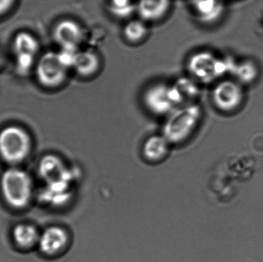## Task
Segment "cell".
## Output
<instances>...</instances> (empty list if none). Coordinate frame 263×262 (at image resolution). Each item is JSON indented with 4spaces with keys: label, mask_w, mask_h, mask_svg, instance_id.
I'll return each mask as SVG.
<instances>
[{
    "label": "cell",
    "mask_w": 263,
    "mask_h": 262,
    "mask_svg": "<svg viewBox=\"0 0 263 262\" xmlns=\"http://www.w3.org/2000/svg\"><path fill=\"white\" fill-rule=\"evenodd\" d=\"M202 115L199 105H182L168 115L163 126V136L170 144L185 143L197 129Z\"/></svg>",
    "instance_id": "6da1fadb"
},
{
    "label": "cell",
    "mask_w": 263,
    "mask_h": 262,
    "mask_svg": "<svg viewBox=\"0 0 263 262\" xmlns=\"http://www.w3.org/2000/svg\"><path fill=\"white\" fill-rule=\"evenodd\" d=\"M185 100L176 85L159 83L147 88L143 94V103L151 113L170 115L180 107Z\"/></svg>",
    "instance_id": "7a4b0ae2"
},
{
    "label": "cell",
    "mask_w": 263,
    "mask_h": 262,
    "mask_svg": "<svg viewBox=\"0 0 263 262\" xmlns=\"http://www.w3.org/2000/svg\"><path fill=\"white\" fill-rule=\"evenodd\" d=\"M69 71L58 52L53 51H47L40 55L33 69L37 83L47 89H55L63 86L67 80Z\"/></svg>",
    "instance_id": "3957f363"
},
{
    "label": "cell",
    "mask_w": 263,
    "mask_h": 262,
    "mask_svg": "<svg viewBox=\"0 0 263 262\" xmlns=\"http://www.w3.org/2000/svg\"><path fill=\"white\" fill-rule=\"evenodd\" d=\"M40 43L33 34L20 31L12 38V52L17 75L26 77L33 72L40 57Z\"/></svg>",
    "instance_id": "277c9868"
},
{
    "label": "cell",
    "mask_w": 263,
    "mask_h": 262,
    "mask_svg": "<svg viewBox=\"0 0 263 262\" xmlns=\"http://www.w3.org/2000/svg\"><path fill=\"white\" fill-rule=\"evenodd\" d=\"M2 192L6 203L15 209L26 207L32 195V182L28 174L9 169L2 176Z\"/></svg>",
    "instance_id": "5b68a950"
},
{
    "label": "cell",
    "mask_w": 263,
    "mask_h": 262,
    "mask_svg": "<svg viewBox=\"0 0 263 262\" xmlns=\"http://www.w3.org/2000/svg\"><path fill=\"white\" fill-rule=\"evenodd\" d=\"M230 66L208 51L196 52L187 61V70L193 79L205 84L223 75L231 69Z\"/></svg>",
    "instance_id": "8992f818"
},
{
    "label": "cell",
    "mask_w": 263,
    "mask_h": 262,
    "mask_svg": "<svg viewBox=\"0 0 263 262\" xmlns=\"http://www.w3.org/2000/svg\"><path fill=\"white\" fill-rule=\"evenodd\" d=\"M30 138L21 128L9 126L0 132V155L9 163H18L30 150Z\"/></svg>",
    "instance_id": "52a82bcc"
},
{
    "label": "cell",
    "mask_w": 263,
    "mask_h": 262,
    "mask_svg": "<svg viewBox=\"0 0 263 262\" xmlns=\"http://www.w3.org/2000/svg\"><path fill=\"white\" fill-rule=\"evenodd\" d=\"M52 36L60 49L77 50L83 42L84 32L78 22L72 18H63L53 26Z\"/></svg>",
    "instance_id": "ba28073f"
},
{
    "label": "cell",
    "mask_w": 263,
    "mask_h": 262,
    "mask_svg": "<svg viewBox=\"0 0 263 262\" xmlns=\"http://www.w3.org/2000/svg\"><path fill=\"white\" fill-rule=\"evenodd\" d=\"M213 103L223 112H232L239 107L243 98L242 88L235 82L222 81L213 91Z\"/></svg>",
    "instance_id": "9c48e42d"
},
{
    "label": "cell",
    "mask_w": 263,
    "mask_h": 262,
    "mask_svg": "<svg viewBox=\"0 0 263 262\" xmlns=\"http://www.w3.org/2000/svg\"><path fill=\"white\" fill-rule=\"evenodd\" d=\"M69 236L64 229L50 227L40 235L39 246L44 255L54 256L61 253L67 246Z\"/></svg>",
    "instance_id": "30bf717a"
},
{
    "label": "cell",
    "mask_w": 263,
    "mask_h": 262,
    "mask_svg": "<svg viewBox=\"0 0 263 262\" xmlns=\"http://www.w3.org/2000/svg\"><path fill=\"white\" fill-rule=\"evenodd\" d=\"M195 17L203 24H213L222 17L224 12L221 0H190Z\"/></svg>",
    "instance_id": "8fae6325"
},
{
    "label": "cell",
    "mask_w": 263,
    "mask_h": 262,
    "mask_svg": "<svg viewBox=\"0 0 263 262\" xmlns=\"http://www.w3.org/2000/svg\"><path fill=\"white\" fill-rule=\"evenodd\" d=\"M171 5V0H138L136 12L144 22H157L168 14Z\"/></svg>",
    "instance_id": "7c38bea8"
},
{
    "label": "cell",
    "mask_w": 263,
    "mask_h": 262,
    "mask_svg": "<svg viewBox=\"0 0 263 262\" xmlns=\"http://www.w3.org/2000/svg\"><path fill=\"white\" fill-rule=\"evenodd\" d=\"M101 68V59L92 51H78L72 69L83 78H89L98 73Z\"/></svg>",
    "instance_id": "4fadbf2b"
},
{
    "label": "cell",
    "mask_w": 263,
    "mask_h": 262,
    "mask_svg": "<svg viewBox=\"0 0 263 262\" xmlns=\"http://www.w3.org/2000/svg\"><path fill=\"white\" fill-rule=\"evenodd\" d=\"M168 140L162 135H153L144 143L143 155L146 161L157 163L163 161L170 153Z\"/></svg>",
    "instance_id": "5bb4252c"
},
{
    "label": "cell",
    "mask_w": 263,
    "mask_h": 262,
    "mask_svg": "<svg viewBox=\"0 0 263 262\" xmlns=\"http://www.w3.org/2000/svg\"><path fill=\"white\" fill-rule=\"evenodd\" d=\"M40 234L34 226L22 224L15 226L13 238L15 244L22 249H30L40 241Z\"/></svg>",
    "instance_id": "9a60e30c"
},
{
    "label": "cell",
    "mask_w": 263,
    "mask_h": 262,
    "mask_svg": "<svg viewBox=\"0 0 263 262\" xmlns=\"http://www.w3.org/2000/svg\"><path fill=\"white\" fill-rule=\"evenodd\" d=\"M148 29L145 22L141 19L129 20L123 28V35L126 41L133 44L142 43L148 35Z\"/></svg>",
    "instance_id": "2e32d148"
},
{
    "label": "cell",
    "mask_w": 263,
    "mask_h": 262,
    "mask_svg": "<svg viewBox=\"0 0 263 262\" xmlns=\"http://www.w3.org/2000/svg\"><path fill=\"white\" fill-rule=\"evenodd\" d=\"M108 8L114 17L125 19L136 12V3L134 0H108Z\"/></svg>",
    "instance_id": "e0dca14e"
},
{
    "label": "cell",
    "mask_w": 263,
    "mask_h": 262,
    "mask_svg": "<svg viewBox=\"0 0 263 262\" xmlns=\"http://www.w3.org/2000/svg\"><path fill=\"white\" fill-rule=\"evenodd\" d=\"M62 164L53 156L45 157L40 164V174L48 182L53 183L54 179L61 173Z\"/></svg>",
    "instance_id": "ac0fdd59"
},
{
    "label": "cell",
    "mask_w": 263,
    "mask_h": 262,
    "mask_svg": "<svg viewBox=\"0 0 263 262\" xmlns=\"http://www.w3.org/2000/svg\"><path fill=\"white\" fill-rule=\"evenodd\" d=\"M233 72L238 79L242 83H251L258 75L257 68L254 63L250 61H246L240 64L235 65Z\"/></svg>",
    "instance_id": "d6986e66"
},
{
    "label": "cell",
    "mask_w": 263,
    "mask_h": 262,
    "mask_svg": "<svg viewBox=\"0 0 263 262\" xmlns=\"http://www.w3.org/2000/svg\"><path fill=\"white\" fill-rule=\"evenodd\" d=\"M175 84L180 91L185 101L190 98H194L199 92L198 86H196L193 78L192 79L188 78H179V80H178Z\"/></svg>",
    "instance_id": "ffe728a7"
},
{
    "label": "cell",
    "mask_w": 263,
    "mask_h": 262,
    "mask_svg": "<svg viewBox=\"0 0 263 262\" xmlns=\"http://www.w3.org/2000/svg\"><path fill=\"white\" fill-rule=\"evenodd\" d=\"M16 0H0V17L9 14L15 7Z\"/></svg>",
    "instance_id": "44dd1931"
},
{
    "label": "cell",
    "mask_w": 263,
    "mask_h": 262,
    "mask_svg": "<svg viewBox=\"0 0 263 262\" xmlns=\"http://www.w3.org/2000/svg\"><path fill=\"white\" fill-rule=\"evenodd\" d=\"M0 63H1V59H0Z\"/></svg>",
    "instance_id": "7402d4cb"
}]
</instances>
